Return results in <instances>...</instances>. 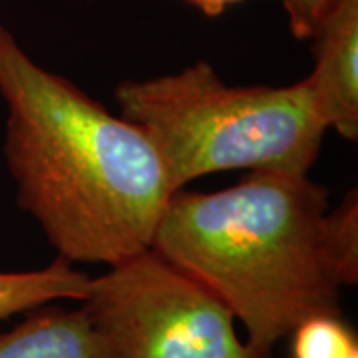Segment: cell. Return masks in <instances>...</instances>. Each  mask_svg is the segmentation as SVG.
Masks as SVG:
<instances>
[{
  "label": "cell",
  "mask_w": 358,
  "mask_h": 358,
  "mask_svg": "<svg viewBox=\"0 0 358 358\" xmlns=\"http://www.w3.org/2000/svg\"><path fill=\"white\" fill-rule=\"evenodd\" d=\"M82 307L117 358H273L209 289L145 249L90 281Z\"/></svg>",
  "instance_id": "277c9868"
},
{
  "label": "cell",
  "mask_w": 358,
  "mask_h": 358,
  "mask_svg": "<svg viewBox=\"0 0 358 358\" xmlns=\"http://www.w3.org/2000/svg\"><path fill=\"white\" fill-rule=\"evenodd\" d=\"M0 358H117L84 307L42 305L0 333Z\"/></svg>",
  "instance_id": "8992f818"
},
{
  "label": "cell",
  "mask_w": 358,
  "mask_h": 358,
  "mask_svg": "<svg viewBox=\"0 0 358 358\" xmlns=\"http://www.w3.org/2000/svg\"><path fill=\"white\" fill-rule=\"evenodd\" d=\"M310 40L315 68L308 88L327 129L358 138V0H333Z\"/></svg>",
  "instance_id": "5b68a950"
},
{
  "label": "cell",
  "mask_w": 358,
  "mask_h": 358,
  "mask_svg": "<svg viewBox=\"0 0 358 358\" xmlns=\"http://www.w3.org/2000/svg\"><path fill=\"white\" fill-rule=\"evenodd\" d=\"M350 358H358V352H357V355H352V357H350Z\"/></svg>",
  "instance_id": "7c38bea8"
},
{
  "label": "cell",
  "mask_w": 358,
  "mask_h": 358,
  "mask_svg": "<svg viewBox=\"0 0 358 358\" xmlns=\"http://www.w3.org/2000/svg\"><path fill=\"white\" fill-rule=\"evenodd\" d=\"M122 117L154 141L171 189L233 169L308 173L327 126L307 80L291 86H229L209 62L122 82Z\"/></svg>",
  "instance_id": "3957f363"
},
{
  "label": "cell",
  "mask_w": 358,
  "mask_h": 358,
  "mask_svg": "<svg viewBox=\"0 0 358 358\" xmlns=\"http://www.w3.org/2000/svg\"><path fill=\"white\" fill-rule=\"evenodd\" d=\"M92 277L58 257L34 271H0V320L54 301H84Z\"/></svg>",
  "instance_id": "52a82bcc"
},
{
  "label": "cell",
  "mask_w": 358,
  "mask_h": 358,
  "mask_svg": "<svg viewBox=\"0 0 358 358\" xmlns=\"http://www.w3.org/2000/svg\"><path fill=\"white\" fill-rule=\"evenodd\" d=\"M327 251L338 282L357 285L358 281V199L357 189L346 195L343 203L327 213L324 221Z\"/></svg>",
  "instance_id": "9c48e42d"
},
{
  "label": "cell",
  "mask_w": 358,
  "mask_h": 358,
  "mask_svg": "<svg viewBox=\"0 0 358 358\" xmlns=\"http://www.w3.org/2000/svg\"><path fill=\"white\" fill-rule=\"evenodd\" d=\"M0 96L16 199L58 257L112 267L150 249L173 193L150 136L36 64L2 22Z\"/></svg>",
  "instance_id": "6da1fadb"
},
{
  "label": "cell",
  "mask_w": 358,
  "mask_h": 358,
  "mask_svg": "<svg viewBox=\"0 0 358 358\" xmlns=\"http://www.w3.org/2000/svg\"><path fill=\"white\" fill-rule=\"evenodd\" d=\"M187 4H192L193 8L201 10L205 16H219L223 14L229 6L233 4H239L243 0H185Z\"/></svg>",
  "instance_id": "8fae6325"
},
{
  "label": "cell",
  "mask_w": 358,
  "mask_h": 358,
  "mask_svg": "<svg viewBox=\"0 0 358 358\" xmlns=\"http://www.w3.org/2000/svg\"><path fill=\"white\" fill-rule=\"evenodd\" d=\"M329 193L308 173L261 169L213 193H171L152 249L223 301L263 350L315 315H341L324 239Z\"/></svg>",
  "instance_id": "7a4b0ae2"
},
{
  "label": "cell",
  "mask_w": 358,
  "mask_h": 358,
  "mask_svg": "<svg viewBox=\"0 0 358 358\" xmlns=\"http://www.w3.org/2000/svg\"><path fill=\"white\" fill-rule=\"evenodd\" d=\"M333 0H281L294 38L310 40L324 10Z\"/></svg>",
  "instance_id": "30bf717a"
},
{
  "label": "cell",
  "mask_w": 358,
  "mask_h": 358,
  "mask_svg": "<svg viewBox=\"0 0 358 358\" xmlns=\"http://www.w3.org/2000/svg\"><path fill=\"white\" fill-rule=\"evenodd\" d=\"M293 358H350L358 352L357 336L341 315H315L294 327Z\"/></svg>",
  "instance_id": "ba28073f"
}]
</instances>
